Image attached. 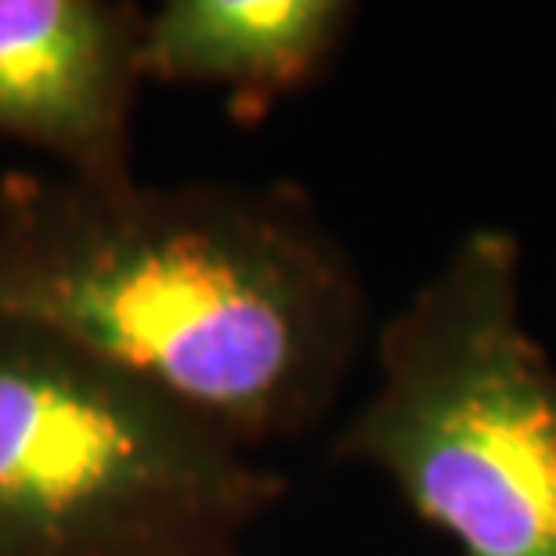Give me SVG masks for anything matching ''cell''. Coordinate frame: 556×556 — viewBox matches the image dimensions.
Instances as JSON below:
<instances>
[{"mask_svg": "<svg viewBox=\"0 0 556 556\" xmlns=\"http://www.w3.org/2000/svg\"><path fill=\"white\" fill-rule=\"evenodd\" d=\"M337 448L466 556H556V372L517 326L498 242H470L387 326L380 383Z\"/></svg>", "mask_w": 556, "mask_h": 556, "instance_id": "3", "label": "cell"}, {"mask_svg": "<svg viewBox=\"0 0 556 556\" xmlns=\"http://www.w3.org/2000/svg\"><path fill=\"white\" fill-rule=\"evenodd\" d=\"M278 492L152 383L0 318V556H247Z\"/></svg>", "mask_w": 556, "mask_h": 556, "instance_id": "2", "label": "cell"}, {"mask_svg": "<svg viewBox=\"0 0 556 556\" xmlns=\"http://www.w3.org/2000/svg\"><path fill=\"white\" fill-rule=\"evenodd\" d=\"M141 18L130 0H0V141L70 177L135 174Z\"/></svg>", "mask_w": 556, "mask_h": 556, "instance_id": "4", "label": "cell"}, {"mask_svg": "<svg viewBox=\"0 0 556 556\" xmlns=\"http://www.w3.org/2000/svg\"><path fill=\"white\" fill-rule=\"evenodd\" d=\"M348 15L337 0H163L141 18V76L217 87L239 116H261L318 73Z\"/></svg>", "mask_w": 556, "mask_h": 556, "instance_id": "5", "label": "cell"}, {"mask_svg": "<svg viewBox=\"0 0 556 556\" xmlns=\"http://www.w3.org/2000/svg\"><path fill=\"white\" fill-rule=\"evenodd\" d=\"M0 318L80 343L250 448L329 405L362 300L286 188L8 170Z\"/></svg>", "mask_w": 556, "mask_h": 556, "instance_id": "1", "label": "cell"}]
</instances>
